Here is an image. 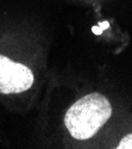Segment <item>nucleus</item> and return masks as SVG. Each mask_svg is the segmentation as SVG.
<instances>
[{"label": "nucleus", "instance_id": "f257e3e1", "mask_svg": "<svg viewBox=\"0 0 132 149\" xmlns=\"http://www.w3.org/2000/svg\"><path fill=\"white\" fill-rule=\"evenodd\" d=\"M112 105L105 95L89 93L71 105L64 116V125L75 140H88L111 118Z\"/></svg>", "mask_w": 132, "mask_h": 149}, {"label": "nucleus", "instance_id": "f03ea898", "mask_svg": "<svg viewBox=\"0 0 132 149\" xmlns=\"http://www.w3.org/2000/svg\"><path fill=\"white\" fill-rule=\"evenodd\" d=\"M35 78L31 69L0 55V94L21 93L31 88Z\"/></svg>", "mask_w": 132, "mask_h": 149}, {"label": "nucleus", "instance_id": "7ed1b4c3", "mask_svg": "<svg viewBox=\"0 0 132 149\" xmlns=\"http://www.w3.org/2000/svg\"><path fill=\"white\" fill-rule=\"evenodd\" d=\"M117 148L118 149H132V134H127L126 136H124Z\"/></svg>", "mask_w": 132, "mask_h": 149}]
</instances>
